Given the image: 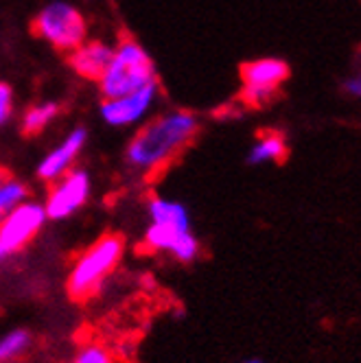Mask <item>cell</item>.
Here are the masks:
<instances>
[{
  "instance_id": "cell-14",
  "label": "cell",
  "mask_w": 361,
  "mask_h": 363,
  "mask_svg": "<svg viewBox=\"0 0 361 363\" xmlns=\"http://www.w3.org/2000/svg\"><path fill=\"white\" fill-rule=\"evenodd\" d=\"M62 114V106L53 101H46V103H38V106H31L22 116L20 123V132L24 138H33L38 134H42L44 129L50 125V121H55Z\"/></svg>"
},
{
  "instance_id": "cell-13",
  "label": "cell",
  "mask_w": 361,
  "mask_h": 363,
  "mask_svg": "<svg viewBox=\"0 0 361 363\" xmlns=\"http://www.w3.org/2000/svg\"><path fill=\"white\" fill-rule=\"evenodd\" d=\"M147 215L151 223H169V225H182L193 228L191 215L182 203L175 199H167L160 195H151L147 201Z\"/></svg>"
},
{
  "instance_id": "cell-5",
  "label": "cell",
  "mask_w": 361,
  "mask_h": 363,
  "mask_svg": "<svg viewBox=\"0 0 361 363\" xmlns=\"http://www.w3.org/2000/svg\"><path fill=\"white\" fill-rule=\"evenodd\" d=\"M92 182L88 171L70 169L66 175L55 179L48 189L44 211L48 221H64L72 217L77 211H82L90 199Z\"/></svg>"
},
{
  "instance_id": "cell-18",
  "label": "cell",
  "mask_w": 361,
  "mask_h": 363,
  "mask_svg": "<svg viewBox=\"0 0 361 363\" xmlns=\"http://www.w3.org/2000/svg\"><path fill=\"white\" fill-rule=\"evenodd\" d=\"M13 112V90L9 84L0 82V127H3Z\"/></svg>"
},
{
  "instance_id": "cell-2",
  "label": "cell",
  "mask_w": 361,
  "mask_h": 363,
  "mask_svg": "<svg viewBox=\"0 0 361 363\" xmlns=\"http://www.w3.org/2000/svg\"><path fill=\"white\" fill-rule=\"evenodd\" d=\"M125 256V237L118 232H106L90 243L70 263L66 276V294L74 302H88L94 298Z\"/></svg>"
},
{
  "instance_id": "cell-6",
  "label": "cell",
  "mask_w": 361,
  "mask_h": 363,
  "mask_svg": "<svg viewBox=\"0 0 361 363\" xmlns=\"http://www.w3.org/2000/svg\"><path fill=\"white\" fill-rule=\"evenodd\" d=\"M143 245L149 252L169 254L173 261L191 265L201 256V243L193 228L169 225V223H151L143 235Z\"/></svg>"
},
{
  "instance_id": "cell-15",
  "label": "cell",
  "mask_w": 361,
  "mask_h": 363,
  "mask_svg": "<svg viewBox=\"0 0 361 363\" xmlns=\"http://www.w3.org/2000/svg\"><path fill=\"white\" fill-rule=\"evenodd\" d=\"M29 186L24 182L9 177L3 186H0V223H3L20 203L29 199Z\"/></svg>"
},
{
  "instance_id": "cell-9",
  "label": "cell",
  "mask_w": 361,
  "mask_h": 363,
  "mask_svg": "<svg viewBox=\"0 0 361 363\" xmlns=\"http://www.w3.org/2000/svg\"><path fill=\"white\" fill-rule=\"evenodd\" d=\"M156 92H158V82H151L136 92H130V94L118 96V99H106L101 106V114L114 127L130 125V123L138 121L149 110Z\"/></svg>"
},
{
  "instance_id": "cell-16",
  "label": "cell",
  "mask_w": 361,
  "mask_h": 363,
  "mask_svg": "<svg viewBox=\"0 0 361 363\" xmlns=\"http://www.w3.org/2000/svg\"><path fill=\"white\" fill-rule=\"evenodd\" d=\"M33 337L27 328H16L0 337V363H9L20 359L31 348Z\"/></svg>"
},
{
  "instance_id": "cell-21",
  "label": "cell",
  "mask_w": 361,
  "mask_h": 363,
  "mask_svg": "<svg viewBox=\"0 0 361 363\" xmlns=\"http://www.w3.org/2000/svg\"><path fill=\"white\" fill-rule=\"evenodd\" d=\"M7 258H9V254H7V252H5L3 247H0V265H3V263L7 261Z\"/></svg>"
},
{
  "instance_id": "cell-1",
  "label": "cell",
  "mask_w": 361,
  "mask_h": 363,
  "mask_svg": "<svg viewBox=\"0 0 361 363\" xmlns=\"http://www.w3.org/2000/svg\"><path fill=\"white\" fill-rule=\"evenodd\" d=\"M199 132L201 123L189 110L162 114L138 129L125 149V160L147 179H156L191 149Z\"/></svg>"
},
{
  "instance_id": "cell-10",
  "label": "cell",
  "mask_w": 361,
  "mask_h": 363,
  "mask_svg": "<svg viewBox=\"0 0 361 363\" xmlns=\"http://www.w3.org/2000/svg\"><path fill=\"white\" fill-rule=\"evenodd\" d=\"M112 53H114V48H110L108 44H103L99 40H92V42H84L79 48H74L72 53H68V64L77 74L84 77V79L99 82L112 62Z\"/></svg>"
},
{
  "instance_id": "cell-11",
  "label": "cell",
  "mask_w": 361,
  "mask_h": 363,
  "mask_svg": "<svg viewBox=\"0 0 361 363\" xmlns=\"http://www.w3.org/2000/svg\"><path fill=\"white\" fill-rule=\"evenodd\" d=\"M239 74L245 88H261V90L278 92V88L287 82L289 66L276 57H263V60L245 62Z\"/></svg>"
},
{
  "instance_id": "cell-12",
  "label": "cell",
  "mask_w": 361,
  "mask_h": 363,
  "mask_svg": "<svg viewBox=\"0 0 361 363\" xmlns=\"http://www.w3.org/2000/svg\"><path fill=\"white\" fill-rule=\"evenodd\" d=\"M289 155V147L285 143V136L276 129H263L256 136V143L252 145L250 153H248V164H278L285 162V158Z\"/></svg>"
},
{
  "instance_id": "cell-17",
  "label": "cell",
  "mask_w": 361,
  "mask_h": 363,
  "mask_svg": "<svg viewBox=\"0 0 361 363\" xmlns=\"http://www.w3.org/2000/svg\"><path fill=\"white\" fill-rule=\"evenodd\" d=\"M72 363H116L114 354L103 344H86L74 352Z\"/></svg>"
},
{
  "instance_id": "cell-7",
  "label": "cell",
  "mask_w": 361,
  "mask_h": 363,
  "mask_svg": "<svg viewBox=\"0 0 361 363\" xmlns=\"http://www.w3.org/2000/svg\"><path fill=\"white\" fill-rule=\"evenodd\" d=\"M46 221L44 203L27 199L0 223V247L9 256L18 254L40 235Z\"/></svg>"
},
{
  "instance_id": "cell-19",
  "label": "cell",
  "mask_w": 361,
  "mask_h": 363,
  "mask_svg": "<svg viewBox=\"0 0 361 363\" xmlns=\"http://www.w3.org/2000/svg\"><path fill=\"white\" fill-rule=\"evenodd\" d=\"M344 90H346L350 96H355V99H359V101H361V72H359V74L348 77V79L344 82Z\"/></svg>"
},
{
  "instance_id": "cell-4",
  "label": "cell",
  "mask_w": 361,
  "mask_h": 363,
  "mask_svg": "<svg viewBox=\"0 0 361 363\" xmlns=\"http://www.w3.org/2000/svg\"><path fill=\"white\" fill-rule=\"evenodd\" d=\"M35 38L48 42L60 53H72L86 42V18L66 3H53L44 7L31 22Z\"/></svg>"
},
{
  "instance_id": "cell-8",
  "label": "cell",
  "mask_w": 361,
  "mask_h": 363,
  "mask_svg": "<svg viewBox=\"0 0 361 363\" xmlns=\"http://www.w3.org/2000/svg\"><path fill=\"white\" fill-rule=\"evenodd\" d=\"M86 138H88V132L84 127L72 129L60 147L48 151L42 158V162L38 164V179L46 182V184H53L55 179L66 175L74 167V160H77V155L82 153Z\"/></svg>"
},
{
  "instance_id": "cell-22",
  "label": "cell",
  "mask_w": 361,
  "mask_h": 363,
  "mask_svg": "<svg viewBox=\"0 0 361 363\" xmlns=\"http://www.w3.org/2000/svg\"><path fill=\"white\" fill-rule=\"evenodd\" d=\"M243 363H263V361L261 359H245Z\"/></svg>"
},
{
  "instance_id": "cell-20",
  "label": "cell",
  "mask_w": 361,
  "mask_h": 363,
  "mask_svg": "<svg viewBox=\"0 0 361 363\" xmlns=\"http://www.w3.org/2000/svg\"><path fill=\"white\" fill-rule=\"evenodd\" d=\"M9 177H13V175H11V173H9V171L5 169V167H0V186H3L5 182L9 179Z\"/></svg>"
},
{
  "instance_id": "cell-3",
  "label": "cell",
  "mask_w": 361,
  "mask_h": 363,
  "mask_svg": "<svg viewBox=\"0 0 361 363\" xmlns=\"http://www.w3.org/2000/svg\"><path fill=\"white\" fill-rule=\"evenodd\" d=\"M156 82L153 62L145 53V48L130 35L123 33L118 46L112 53V62L108 70L99 79V88L103 99H118L130 92L145 88L147 84Z\"/></svg>"
}]
</instances>
